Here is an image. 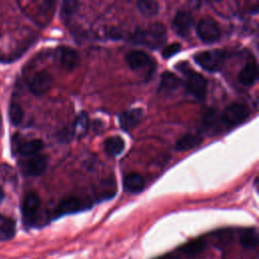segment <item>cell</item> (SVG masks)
Wrapping results in <instances>:
<instances>
[{"label": "cell", "mask_w": 259, "mask_h": 259, "mask_svg": "<svg viewBox=\"0 0 259 259\" xmlns=\"http://www.w3.org/2000/svg\"><path fill=\"white\" fill-rule=\"evenodd\" d=\"M166 27L163 23L154 22L146 28H136L128 37L134 45H141L152 50L160 49L166 40Z\"/></svg>", "instance_id": "6da1fadb"}, {"label": "cell", "mask_w": 259, "mask_h": 259, "mask_svg": "<svg viewBox=\"0 0 259 259\" xmlns=\"http://www.w3.org/2000/svg\"><path fill=\"white\" fill-rule=\"evenodd\" d=\"M176 68L179 69L180 72L185 76L184 86L187 92L197 99H203L206 94L207 87L205 78L199 73L191 70L187 63L181 62L177 64Z\"/></svg>", "instance_id": "7a4b0ae2"}, {"label": "cell", "mask_w": 259, "mask_h": 259, "mask_svg": "<svg viewBox=\"0 0 259 259\" xmlns=\"http://www.w3.org/2000/svg\"><path fill=\"white\" fill-rule=\"evenodd\" d=\"M227 58V52L222 50H212L199 52L193 56L194 61L208 72L219 71Z\"/></svg>", "instance_id": "3957f363"}, {"label": "cell", "mask_w": 259, "mask_h": 259, "mask_svg": "<svg viewBox=\"0 0 259 259\" xmlns=\"http://www.w3.org/2000/svg\"><path fill=\"white\" fill-rule=\"evenodd\" d=\"M250 115L249 108L242 103H231L222 112V121L232 127L243 123Z\"/></svg>", "instance_id": "277c9868"}, {"label": "cell", "mask_w": 259, "mask_h": 259, "mask_svg": "<svg viewBox=\"0 0 259 259\" xmlns=\"http://www.w3.org/2000/svg\"><path fill=\"white\" fill-rule=\"evenodd\" d=\"M196 32L201 41L205 44L215 42L221 37V29L212 18H201L196 25Z\"/></svg>", "instance_id": "5b68a950"}, {"label": "cell", "mask_w": 259, "mask_h": 259, "mask_svg": "<svg viewBox=\"0 0 259 259\" xmlns=\"http://www.w3.org/2000/svg\"><path fill=\"white\" fill-rule=\"evenodd\" d=\"M90 206H91V202L88 200L82 199L77 196H69V197L63 198L59 202V204L57 205L54 211V217L59 218L61 215L78 212V211L87 209Z\"/></svg>", "instance_id": "8992f818"}, {"label": "cell", "mask_w": 259, "mask_h": 259, "mask_svg": "<svg viewBox=\"0 0 259 259\" xmlns=\"http://www.w3.org/2000/svg\"><path fill=\"white\" fill-rule=\"evenodd\" d=\"M52 84V75L46 70H40L36 72L29 81V89L33 94L41 95L51 88Z\"/></svg>", "instance_id": "52a82bcc"}, {"label": "cell", "mask_w": 259, "mask_h": 259, "mask_svg": "<svg viewBox=\"0 0 259 259\" xmlns=\"http://www.w3.org/2000/svg\"><path fill=\"white\" fill-rule=\"evenodd\" d=\"M58 60L63 69L72 71L78 66L80 56L76 50L70 47H61L58 50Z\"/></svg>", "instance_id": "ba28073f"}, {"label": "cell", "mask_w": 259, "mask_h": 259, "mask_svg": "<svg viewBox=\"0 0 259 259\" xmlns=\"http://www.w3.org/2000/svg\"><path fill=\"white\" fill-rule=\"evenodd\" d=\"M192 22L193 20L190 13L185 10H180L176 13L173 19L172 28L176 34L180 36H186L190 31Z\"/></svg>", "instance_id": "9c48e42d"}, {"label": "cell", "mask_w": 259, "mask_h": 259, "mask_svg": "<svg viewBox=\"0 0 259 259\" xmlns=\"http://www.w3.org/2000/svg\"><path fill=\"white\" fill-rule=\"evenodd\" d=\"M40 204L39 197L34 192H29L25 195L22 203V213L26 224H30L36 214Z\"/></svg>", "instance_id": "30bf717a"}, {"label": "cell", "mask_w": 259, "mask_h": 259, "mask_svg": "<svg viewBox=\"0 0 259 259\" xmlns=\"http://www.w3.org/2000/svg\"><path fill=\"white\" fill-rule=\"evenodd\" d=\"M143 109L141 108H133L123 111L119 115V125L122 130L128 132L136 127L143 118Z\"/></svg>", "instance_id": "8fae6325"}, {"label": "cell", "mask_w": 259, "mask_h": 259, "mask_svg": "<svg viewBox=\"0 0 259 259\" xmlns=\"http://www.w3.org/2000/svg\"><path fill=\"white\" fill-rule=\"evenodd\" d=\"M48 165V160L46 156L34 155L25 161L23 165V170L25 174L29 176H39L41 175Z\"/></svg>", "instance_id": "7c38bea8"}, {"label": "cell", "mask_w": 259, "mask_h": 259, "mask_svg": "<svg viewBox=\"0 0 259 259\" xmlns=\"http://www.w3.org/2000/svg\"><path fill=\"white\" fill-rule=\"evenodd\" d=\"M258 77V68H257V63L254 59H250L243 69L240 71L238 79L239 82L245 86H251L255 83Z\"/></svg>", "instance_id": "4fadbf2b"}, {"label": "cell", "mask_w": 259, "mask_h": 259, "mask_svg": "<svg viewBox=\"0 0 259 259\" xmlns=\"http://www.w3.org/2000/svg\"><path fill=\"white\" fill-rule=\"evenodd\" d=\"M125 61L132 70H141L147 67L151 60L150 56L143 51H132L126 54Z\"/></svg>", "instance_id": "5bb4252c"}, {"label": "cell", "mask_w": 259, "mask_h": 259, "mask_svg": "<svg viewBox=\"0 0 259 259\" xmlns=\"http://www.w3.org/2000/svg\"><path fill=\"white\" fill-rule=\"evenodd\" d=\"M145 187L144 178L138 173H130L123 178V188L128 193H140Z\"/></svg>", "instance_id": "9a60e30c"}, {"label": "cell", "mask_w": 259, "mask_h": 259, "mask_svg": "<svg viewBox=\"0 0 259 259\" xmlns=\"http://www.w3.org/2000/svg\"><path fill=\"white\" fill-rule=\"evenodd\" d=\"M205 247H206L205 240L202 238H199L184 244L179 248V251H181L185 256L189 258H193L198 254H200L205 249Z\"/></svg>", "instance_id": "2e32d148"}, {"label": "cell", "mask_w": 259, "mask_h": 259, "mask_svg": "<svg viewBox=\"0 0 259 259\" xmlns=\"http://www.w3.org/2000/svg\"><path fill=\"white\" fill-rule=\"evenodd\" d=\"M180 84H181V80L175 74L166 71L161 75L159 91L171 92L175 90Z\"/></svg>", "instance_id": "e0dca14e"}, {"label": "cell", "mask_w": 259, "mask_h": 259, "mask_svg": "<svg viewBox=\"0 0 259 259\" xmlns=\"http://www.w3.org/2000/svg\"><path fill=\"white\" fill-rule=\"evenodd\" d=\"M202 142V138L200 136L187 134L182 136L177 142H176V150L178 151H187L190 149H193L197 146H199Z\"/></svg>", "instance_id": "ac0fdd59"}, {"label": "cell", "mask_w": 259, "mask_h": 259, "mask_svg": "<svg viewBox=\"0 0 259 259\" xmlns=\"http://www.w3.org/2000/svg\"><path fill=\"white\" fill-rule=\"evenodd\" d=\"M124 149V141L119 136L109 137L104 142V150L110 156L119 155Z\"/></svg>", "instance_id": "d6986e66"}, {"label": "cell", "mask_w": 259, "mask_h": 259, "mask_svg": "<svg viewBox=\"0 0 259 259\" xmlns=\"http://www.w3.org/2000/svg\"><path fill=\"white\" fill-rule=\"evenodd\" d=\"M15 223L12 219L0 215V241L9 240L14 236Z\"/></svg>", "instance_id": "ffe728a7"}, {"label": "cell", "mask_w": 259, "mask_h": 259, "mask_svg": "<svg viewBox=\"0 0 259 259\" xmlns=\"http://www.w3.org/2000/svg\"><path fill=\"white\" fill-rule=\"evenodd\" d=\"M240 243L246 249L255 248L258 245V233L255 228L246 229L240 235Z\"/></svg>", "instance_id": "44dd1931"}, {"label": "cell", "mask_w": 259, "mask_h": 259, "mask_svg": "<svg viewBox=\"0 0 259 259\" xmlns=\"http://www.w3.org/2000/svg\"><path fill=\"white\" fill-rule=\"evenodd\" d=\"M44 148V143L40 140H31L20 145L19 153L23 156H34Z\"/></svg>", "instance_id": "7402d4cb"}, {"label": "cell", "mask_w": 259, "mask_h": 259, "mask_svg": "<svg viewBox=\"0 0 259 259\" xmlns=\"http://www.w3.org/2000/svg\"><path fill=\"white\" fill-rule=\"evenodd\" d=\"M116 191V184L113 178H109L105 181H103L99 185V190L97 192V196L99 199H107L112 196H114Z\"/></svg>", "instance_id": "603a6c76"}, {"label": "cell", "mask_w": 259, "mask_h": 259, "mask_svg": "<svg viewBox=\"0 0 259 259\" xmlns=\"http://www.w3.org/2000/svg\"><path fill=\"white\" fill-rule=\"evenodd\" d=\"M88 126H89L88 116L85 112H81L72 125L73 135H78L79 137H82L87 132Z\"/></svg>", "instance_id": "cb8c5ba5"}, {"label": "cell", "mask_w": 259, "mask_h": 259, "mask_svg": "<svg viewBox=\"0 0 259 259\" xmlns=\"http://www.w3.org/2000/svg\"><path fill=\"white\" fill-rule=\"evenodd\" d=\"M137 7L145 16H154L159 11V4L156 1L141 0L137 2Z\"/></svg>", "instance_id": "d4e9b609"}, {"label": "cell", "mask_w": 259, "mask_h": 259, "mask_svg": "<svg viewBox=\"0 0 259 259\" xmlns=\"http://www.w3.org/2000/svg\"><path fill=\"white\" fill-rule=\"evenodd\" d=\"M79 2L78 1H65L61 8V17L64 21H68L77 11Z\"/></svg>", "instance_id": "484cf974"}, {"label": "cell", "mask_w": 259, "mask_h": 259, "mask_svg": "<svg viewBox=\"0 0 259 259\" xmlns=\"http://www.w3.org/2000/svg\"><path fill=\"white\" fill-rule=\"evenodd\" d=\"M9 119L11 121L12 124L17 125L19 123H21L22 119H23V110L21 108V106L17 103H12L9 107Z\"/></svg>", "instance_id": "4316f807"}, {"label": "cell", "mask_w": 259, "mask_h": 259, "mask_svg": "<svg viewBox=\"0 0 259 259\" xmlns=\"http://www.w3.org/2000/svg\"><path fill=\"white\" fill-rule=\"evenodd\" d=\"M217 113L212 110V109H208L202 116L201 119V125L203 128L205 130H209L212 128L214 126V124L217 123Z\"/></svg>", "instance_id": "83f0119b"}, {"label": "cell", "mask_w": 259, "mask_h": 259, "mask_svg": "<svg viewBox=\"0 0 259 259\" xmlns=\"http://www.w3.org/2000/svg\"><path fill=\"white\" fill-rule=\"evenodd\" d=\"M181 50V46L178 42H173L168 45L167 47H165L162 51V56L165 59H169L171 57H173L175 54H177L178 52H180Z\"/></svg>", "instance_id": "f1b7e54d"}, {"label": "cell", "mask_w": 259, "mask_h": 259, "mask_svg": "<svg viewBox=\"0 0 259 259\" xmlns=\"http://www.w3.org/2000/svg\"><path fill=\"white\" fill-rule=\"evenodd\" d=\"M108 33H109V37L113 39H117L121 37V30L118 28H111Z\"/></svg>", "instance_id": "f546056e"}, {"label": "cell", "mask_w": 259, "mask_h": 259, "mask_svg": "<svg viewBox=\"0 0 259 259\" xmlns=\"http://www.w3.org/2000/svg\"><path fill=\"white\" fill-rule=\"evenodd\" d=\"M3 198H4V191H3V189L0 187V203L2 202Z\"/></svg>", "instance_id": "4dcf8cb0"}, {"label": "cell", "mask_w": 259, "mask_h": 259, "mask_svg": "<svg viewBox=\"0 0 259 259\" xmlns=\"http://www.w3.org/2000/svg\"><path fill=\"white\" fill-rule=\"evenodd\" d=\"M155 259H171V256L170 255H164V256H160V257H157Z\"/></svg>", "instance_id": "1f68e13d"}, {"label": "cell", "mask_w": 259, "mask_h": 259, "mask_svg": "<svg viewBox=\"0 0 259 259\" xmlns=\"http://www.w3.org/2000/svg\"><path fill=\"white\" fill-rule=\"evenodd\" d=\"M1 124H2V118H1V115H0V127H1Z\"/></svg>", "instance_id": "d6a6232c"}]
</instances>
